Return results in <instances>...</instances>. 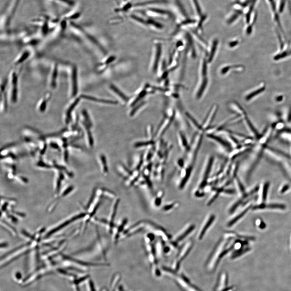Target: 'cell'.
I'll return each mask as SVG.
<instances>
[{
	"mask_svg": "<svg viewBox=\"0 0 291 291\" xmlns=\"http://www.w3.org/2000/svg\"><path fill=\"white\" fill-rule=\"evenodd\" d=\"M208 136L209 138H211L212 139L217 141L219 144H221L222 146H223L224 147L226 148L227 149H229H229H231L230 145L227 143L225 140H222V139L220 138V137L212 134H209L208 135Z\"/></svg>",
	"mask_w": 291,
	"mask_h": 291,
	"instance_id": "obj_21",
	"label": "cell"
},
{
	"mask_svg": "<svg viewBox=\"0 0 291 291\" xmlns=\"http://www.w3.org/2000/svg\"><path fill=\"white\" fill-rule=\"evenodd\" d=\"M251 207V206H249L247 207V208L244 209L243 211L240 212L239 214H237L235 217L232 219L231 221H229L228 223L227 226L230 227H231L233 226V225H234L236 223L239 221L240 219H241L242 217H243V216L248 212L249 209H250Z\"/></svg>",
	"mask_w": 291,
	"mask_h": 291,
	"instance_id": "obj_19",
	"label": "cell"
},
{
	"mask_svg": "<svg viewBox=\"0 0 291 291\" xmlns=\"http://www.w3.org/2000/svg\"><path fill=\"white\" fill-rule=\"evenodd\" d=\"M147 16L150 17H170L171 16V13L158 8L153 7L146 9Z\"/></svg>",
	"mask_w": 291,
	"mask_h": 291,
	"instance_id": "obj_6",
	"label": "cell"
},
{
	"mask_svg": "<svg viewBox=\"0 0 291 291\" xmlns=\"http://www.w3.org/2000/svg\"><path fill=\"white\" fill-rule=\"evenodd\" d=\"M223 192L225 193L230 194V195H233V194L236 193V191L234 190L233 189L224 190Z\"/></svg>",
	"mask_w": 291,
	"mask_h": 291,
	"instance_id": "obj_37",
	"label": "cell"
},
{
	"mask_svg": "<svg viewBox=\"0 0 291 291\" xmlns=\"http://www.w3.org/2000/svg\"><path fill=\"white\" fill-rule=\"evenodd\" d=\"M147 92L146 90H142V91L140 93V94H139L137 98H136V99H135L134 101L132 103V105L133 106L136 105L139 101L141 100V99H142L145 96Z\"/></svg>",
	"mask_w": 291,
	"mask_h": 291,
	"instance_id": "obj_32",
	"label": "cell"
},
{
	"mask_svg": "<svg viewBox=\"0 0 291 291\" xmlns=\"http://www.w3.org/2000/svg\"><path fill=\"white\" fill-rule=\"evenodd\" d=\"M242 14V10H237L233 14H232L227 21V23L229 24H231L234 22L238 20Z\"/></svg>",
	"mask_w": 291,
	"mask_h": 291,
	"instance_id": "obj_20",
	"label": "cell"
},
{
	"mask_svg": "<svg viewBox=\"0 0 291 291\" xmlns=\"http://www.w3.org/2000/svg\"><path fill=\"white\" fill-rule=\"evenodd\" d=\"M258 0H250L248 5V8L246 12L245 15V20L246 24L248 25L250 23V20L253 14H254V8L257 3Z\"/></svg>",
	"mask_w": 291,
	"mask_h": 291,
	"instance_id": "obj_13",
	"label": "cell"
},
{
	"mask_svg": "<svg viewBox=\"0 0 291 291\" xmlns=\"http://www.w3.org/2000/svg\"><path fill=\"white\" fill-rule=\"evenodd\" d=\"M266 85L264 82H261L248 93V94L246 96V100L250 101L260 94H263L266 90Z\"/></svg>",
	"mask_w": 291,
	"mask_h": 291,
	"instance_id": "obj_9",
	"label": "cell"
},
{
	"mask_svg": "<svg viewBox=\"0 0 291 291\" xmlns=\"http://www.w3.org/2000/svg\"><path fill=\"white\" fill-rule=\"evenodd\" d=\"M215 218L216 216L212 214L209 216L208 219L205 221V223L203 225L202 227L200 229L201 230H200L198 235V239L199 240H201L202 239L204 236L205 235L207 230L210 227V226L215 220Z\"/></svg>",
	"mask_w": 291,
	"mask_h": 291,
	"instance_id": "obj_10",
	"label": "cell"
},
{
	"mask_svg": "<svg viewBox=\"0 0 291 291\" xmlns=\"http://www.w3.org/2000/svg\"><path fill=\"white\" fill-rule=\"evenodd\" d=\"M269 183H268V182H267V183H265L264 187H263V200L264 201H265L266 199H267V192H268V188H269Z\"/></svg>",
	"mask_w": 291,
	"mask_h": 291,
	"instance_id": "obj_33",
	"label": "cell"
},
{
	"mask_svg": "<svg viewBox=\"0 0 291 291\" xmlns=\"http://www.w3.org/2000/svg\"><path fill=\"white\" fill-rule=\"evenodd\" d=\"M283 98H284V96L283 95H279L276 97L275 99L276 102H280L283 100Z\"/></svg>",
	"mask_w": 291,
	"mask_h": 291,
	"instance_id": "obj_39",
	"label": "cell"
},
{
	"mask_svg": "<svg viewBox=\"0 0 291 291\" xmlns=\"http://www.w3.org/2000/svg\"><path fill=\"white\" fill-rule=\"evenodd\" d=\"M194 10L198 16L200 17L202 15V11L198 0H191Z\"/></svg>",
	"mask_w": 291,
	"mask_h": 291,
	"instance_id": "obj_24",
	"label": "cell"
},
{
	"mask_svg": "<svg viewBox=\"0 0 291 291\" xmlns=\"http://www.w3.org/2000/svg\"><path fill=\"white\" fill-rule=\"evenodd\" d=\"M30 53L28 52H25L24 53H22V55H20V57L17 59L15 62V65H18L24 62L25 60H26L28 58L29 56Z\"/></svg>",
	"mask_w": 291,
	"mask_h": 291,
	"instance_id": "obj_29",
	"label": "cell"
},
{
	"mask_svg": "<svg viewBox=\"0 0 291 291\" xmlns=\"http://www.w3.org/2000/svg\"><path fill=\"white\" fill-rule=\"evenodd\" d=\"M195 228V225H190L188 227L186 228L185 230L182 232V233H181L178 235V236L177 237L175 242H177V243H178L179 242H182L184 238H185L191 232L193 231Z\"/></svg>",
	"mask_w": 291,
	"mask_h": 291,
	"instance_id": "obj_15",
	"label": "cell"
},
{
	"mask_svg": "<svg viewBox=\"0 0 291 291\" xmlns=\"http://www.w3.org/2000/svg\"><path fill=\"white\" fill-rule=\"evenodd\" d=\"M162 53V46L160 44H158L157 45L156 53V56L155 60H154V65H153V72L155 73L157 72L160 57Z\"/></svg>",
	"mask_w": 291,
	"mask_h": 291,
	"instance_id": "obj_18",
	"label": "cell"
},
{
	"mask_svg": "<svg viewBox=\"0 0 291 291\" xmlns=\"http://www.w3.org/2000/svg\"><path fill=\"white\" fill-rule=\"evenodd\" d=\"M192 246H193V242L192 241H188L181 249L180 251L178 254L176 260L174 262L173 265L174 270L177 271L179 269L181 263L189 253L192 248Z\"/></svg>",
	"mask_w": 291,
	"mask_h": 291,
	"instance_id": "obj_3",
	"label": "cell"
},
{
	"mask_svg": "<svg viewBox=\"0 0 291 291\" xmlns=\"http://www.w3.org/2000/svg\"><path fill=\"white\" fill-rule=\"evenodd\" d=\"M265 227H266L265 224L264 222H263V221L261 222L260 225H259V227H260L261 229H264V228Z\"/></svg>",
	"mask_w": 291,
	"mask_h": 291,
	"instance_id": "obj_41",
	"label": "cell"
},
{
	"mask_svg": "<svg viewBox=\"0 0 291 291\" xmlns=\"http://www.w3.org/2000/svg\"><path fill=\"white\" fill-rule=\"evenodd\" d=\"M80 101L79 98H77L69 105V107L67 108L64 114V120L65 124H70L72 114L73 111L77 105L78 104Z\"/></svg>",
	"mask_w": 291,
	"mask_h": 291,
	"instance_id": "obj_8",
	"label": "cell"
},
{
	"mask_svg": "<svg viewBox=\"0 0 291 291\" xmlns=\"http://www.w3.org/2000/svg\"><path fill=\"white\" fill-rule=\"evenodd\" d=\"M288 122H290L291 120V108L289 110V114H288Z\"/></svg>",
	"mask_w": 291,
	"mask_h": 291,
	"instance_id": "obj_40",
	"label": "cell"
},
{
	"mask_svg": "<svg viewBox=\"0 0 291 291\" xmlns=\"http://www.w3.org/2000/svg\"><path fill=\"white\" fill-rule=\"evenodd\" d=\"M82 120L81 121V126L84 129L86 136V143L89 147L94 146V141L91 130L93 127L91 118L86 110H83L82 112Z\"/></svg>",
	"mask_w": 291,
	"mask_h": 291,
	"instance_id": "obj_2",
	"label": "cell"
},
{
	"mask_svg": "<svg viewBox=\"0 0 291 291\" xmlns=\"http://www.w3.org/2000/svg\"><path fill=\"white\" fill-rule=\"evenodd\" d=\"M132 10H133V3L128 1V2L124 3L121 6L116 8L115 10V11L118 13L125 14Z\"/></svg>",
	"mask_w": 291,
	"mask_h": 291,
	"instance_id": "obj_17",
	"label": "cell"
},
{
	"mask_svg": "<svg viewBox=\"0 0 291 291\" xmlns=\"http://www.w3.org/2000/svg\"><path fill=\"white\" fill-rule=\"evenodd\" d=\"M99 161L101 162V167L103 172L104 173H107L108 172V167L107 164V162L106 157L103 154H102L99 157Z\"/></svg>",
	"mask_w": 291,
	"mask_h": 291,
	"instance_id": "obj_26",
	"label": "cell"
},
{
	"mask_svg": "<svg viewBox=\"0 0 291 291\" xmlns=\"http://www.w3.org/2000/svg\"><path fill=\"white\" fill-rule=\"evenodd\" d=\"M121 1H122L123 2H124V3H126V2H128V1H128L129 0H121Z\"/></svg>",
	"mask_w": 291,
	"mask_h": 291,
	"instance_id": "obj_42",
	"label": "cell"
},
{
	"mask_svg": "<svg viewBox=\"0 0 291 291\" xmlns=\"http://www.w3.org/2000/svg\"><path fill=\"white\" fill-rule=\"evenodd\" d=\"M162 271L166 275L172 278L175 283L185 291H202L192 284L184 275L179 274L174 269L164 267Z\"/></svg>",
	"mask_w": 291,
	"mask_h": 291,
	"instance_id": "obj_1",
	"label": "cell"
},
{
	"mask_svg": "<svg viewBox=\"0 0 291 291\" xmlns=\"http://www.w3.org/2000/svg\"><path fill=\"white\" fill-rule=\"evenodd\" d=\"M250 250V248H246V249L241 248L238 249V250L234 251L233 254H232L231 258L232 259H234L236 258L239 257L241 256V255H243L246 253L248 252Z\"/></svg>",
	"mask_w": 291,
	"mask_h": 291,
	"instance_id": "obj_27",
	"label": "cell"
},
{
	"mask_svg": "<svg viewBox=\"0 0 291 291\" xmlns=\"http://www.w3.org/2000/svg\"><path fill=\"white\" fill-rule=\"evenodd\" d=\"M287 1V0H279L276 6L279 14H281L284 11Z\"/></svg>",
	"mask_w": 291,
	"mask_h": 291,
	"instance_id": "obj_30",
	"label": "cell"
},
{
	"mask_svg": "<svg viewBox=\"0 0 291 291\" xmlns=\"http://www.w3.org/2000/svg\"><path fill=\"white\" fill-rule=\"evenodd\" d=\"M167 0H145L133 3V10L148 9L154 7L157 5L166 4Z\"/></svg>",
	"mask_w": 291,
	"mask_h": 291,
	"instance_id": "obj_5",
	"label": "cell"
},
{
	"mask_svg": "<svg viewBox=\"0 0 291 291\" xmlns=\"http://www.w3.org/2000/svg\"><path fill=\"white\" fill-rule=\"evenodd\" d=\"M285 206L283 204H271L266 205V204H262L259 205L255 206L254 207L253 209H263L265 208H268V209H285Z\"/></svg>",
	"mask_w": 291,
	"mask_h": 291,
	"instance_id": "obj_16",
	"label": "cell"
},
{
	"mask_svg": "<svg viewBox=\"0 0 291 291\" xmlns=\"http://www.w3.org/2000/svg\"><path fill=\"white\" fill-rule=\"evenodd\" d=\"M81 98H83V99H87L91 101L96 102V103H106V104H117V102L112 100H108V99H99V98H95V97L90 95H82L81 96Z\"/></svg>",
	"mask_w": 291,
	"mask_h": 291,
	"instance_id": "obj_14",
	"label": "cell"
},
{
	"mask_svg": "<svg viewBox=\"0 0 291 291\" xmlns=\"http://www.w3.org/2000/svg\"><path fill=\"white\" fill-rule=\"evenodd\" d=\"M72 71V95L73 97L77 95L78 90L77 67L73 66Z\"/></svg>",
	"mask_w": 291,
	"mask_h": 291,
	"instance_id": "obj_12",
	"label": "cell"
},
{
	"mask_svg": "<svg viewBox=\"0 0 291 291\" xmlns=\"http://www.w3.org/2000/svg\"><path fill=\"white\" fill-rule=\"evenodd\" d=\"M267 4L271 11L272 19L275 22V24L277 26L279 30L283 35H284L282 27L280 23L279 14L278 11L277 6L275 2V0H266Z\"/></svg>",
	"mask_w": 291,
	"mask_h": 291,
	"instance_id": "obj_4",
	"label": "cell"
},
{
	"mask_svg": "<svg viewBox=\"0 0 291 291\" xmlns=\"http://www.w3.org/2000/svg\"><path fill=\"white\" fill-rule=\"evenodd\" d=\"M217 41H215L214 43H213V47L212 48V52H211V53L210 55V57H209V60L211 61L212 60V57H213V56H214L215 53V51L216 48V45H217Z\"/></svg>",
	"mask_w": 291,
	"mask_h": 291,
	"instance_id": "obj_35",
	"label": "cell"
},
{
	"mask_svg": "<svg viewBox=\"0 0 291 291\" xmlns=\"http://www.w3.org/2000/svg\"><path fill=\"white\" fill-rule=\"evenodd\" d=\"M237 184L238 185V188L240 191V192H242V193H244L245 192V188L244 187L243 185H242V183H241L240 181L238 179H237Z\"/></svg>",
	"mask_w": 291,
	"mask_h": 291,
	"instance_id": "obj_36",
	"label": "cell"
},
{
	"mask_svg": "<svg viewBox=\"0 0 291 291\" xmlns=\"http://www.w3.org/2000/svg\"><path fill=\"white\" fill-rule=\"evenodd\" d=\"M57 67L56 66H55L54 69L53 70V73L52 78H51V86H53V88H55L56 86V79H57Z\"/></svg>",
	"mask_w": 291,
	"mask_h": 291,
	"instance_id": "obj_31",
	"label": "cell"
},
{
	"mask_svg": "<svg viewBox=\"0 0 291 291\" xmlns=\"http://www.w3.org/2000/svg\"><path fill=\"white\" fill-rule=\"evenodd\" d=\"M18 78L17 73L15 72L13 73L11 76V101L14 103H16L18 101Z\"/></svg>",
	"mask_w": 291,
	"mask_h": 291,
	"instance_id": "obj_7",
	"label": "cell"
},
{
	"mask_svg": "<svg viewBox=\"0 0 291 291\" xmlns=\"http://www.w3.org/2000/svg\"><path fill=\"white\" fill-rule=\"evenodd\" d=\"M217 106H215L211 109L210 112L208 114L207 117L206 118L205 120L203 122L202 125H201L203 130L208 129L211 124H212V122L213 121L215 116L216 112L217 111Z\"/></svg>",
	"mask_w": 291,
	"mask_h": 291,
	"instance_id": "obj_11",
	"label": "cell"
},
{
	"mask_svg": "<svg viewBox=\"0 0 291 291\" xmlns=\"http://www.w3.org/2000/svg\"><path fill=\"white\" fill-rule=\"evenodd\" d=\"M289 188V186L288 185H286L284 186L283 188L280 191V193H283L284 192H285L286 191H287Z\"/></svg>",
	"mask_w": 291,
	"mask_h": 291,
	"instance_id": "obj_38",
	"label": "cell"
},
{
	"mask_svg": "<svg viewBox=\"0 0 291 291\" xmlns=\"http://www.w3.org/2000/svg\"><path fill=\"white\" fill-rule=\"evenodd\" d=\"M86 35L87 37L91 40L92 42L94 43L95 45L98 46V48H99V49H101V50L103 52V53H106L105 49L103 48V47L102 46L101 44L99 43V42H98L95 38L93 37V36H91V35H89V34H86Z\"/></svg>",
	"mask_w": 291,
	"mask_h": 291,
	"instance_id": "obj_28",
	"label": "cell"
},
{
	"mask_svg": "<svg viewBox=\"0 0 291 291\" xmlns=\"http://www.w3.org/2000/svg\"><path fill=\"white\" fill-rule=\"evenodd\" d=\"M49 96L47 97V98L45 97V98L42 99L41 101L39 103V105H38V111L40 112H44L45 111L46 109L48 101V100H49Z\"/></svg>",
	"mask_w": 291,
	"mask_h": 291,
	"instance_id": "obj_25",
	"label": "cell"
},
{
	"mask_svg": "<svg viewBox=\"0 0 291 291\" xmlns=\"http://www.w3.org/2000/svg\"><path fill=\"white\" fill-rule=\"evenodd\" d=\"M178 141L179 146L183 150H187L189 149L185 137L181 133H179L178 135Z\"/></svg>",
	"mask_w": 291,
	"mask_h": 291,
	"instance_id": "obj_23",
	"label": "cell"
},
{
	"mask_svg": "<svg viewBox=\"0 0 291 291\" xmlns=\"http://www.w3.org/2000/svg\"><path fill=\"white\" fill-rule=\"evenodd\" d=\"M110 87L115 94H117L124 102H128L129 101V98L127 96V95H126L125 94H124V93L121 90H119L118 88L116 87V86H114V85H111Z\"/></svg>",
	"mask_w": 291,
	"mask_h": 291,
	"instance_id": "obj_22",
	"label": "cell"
},
{
	"mask_svg": "<svg viewBox=\"0 0 291 291\" xmlns=\"http://www.w3.org/2000/svg\"><path fill=\"white\" fill-rule=\"evenodd\" d=\"M268 149H269V150H272V151L275 152V153H278L279 154H281V155L284 156V157H287V158H291L290 156H289L288 154H287L286 153H284V152L282 151H280V150H276V149L270 147L268 148Z\"/></svg>",
	"mask_w": 291,
	"mask_h": 291,
	"instance_id": "obj_34",
	"label": "cell"
}]
</instances>
